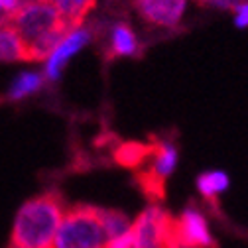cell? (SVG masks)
I'll list each match as a JSON object with an SVG mask.
<instances>
[{
	"instance_id": "1",
	"label": "cell",
	"mask_w": 248,
	"mask_h": 248,
	"mask_svg": "<svg viewBox=\"0 0 248 248\" xmlns=\"http://www.w3.org/2000/svg\"><path fill=\"white\" fill-rule=\"evenodd\" d=\"M63 215L65 205L57 193H42L24 201L12 221L10 248H51Z\"/></svg>"
},
{
	"instance_id": "2",
	"label": "cell",
	"mask_w": 248,
	"mask_h": 248,
	"mask_svg": "<svg viewBox=\"0 0 248 248\" xmlns=\"http://www.w3.org/2000/svg\"><path fill=\"white\" fill-rule=\"evenodd\" d=\"M6 20L24 40L30 61H44L69 28L57 8L47 0H24L20 8Z\"/></svg>"
},
{
	"instance_id": "3",
	"label": "cell",
	"mask_w": 248,
	"mask_h": 248,
	"mask_svg": "<svg viewBox=\"0 0 248 248\" xmlns=\"http://www.w3.org/2000/svg\"><path fill=\"white\" fill-rule=\"evenodd\" d=\"M107 242L108 238L99 219V209L77 205L65 209L51 248H105Z\"/></svg>"
},
{
	"instance_id": "4",
	"label": "cell",
	"mask_w": 248,
	"mask_h": 248,
	"mask_svg": "<svg viewBox=\"0 0 248 248\" xmlns=\"http://www.w3.org/2000/svg\"><path fill=\"white\" fill-rule=\"evenodd\" d=\"M136 248H175L173 219L160 205L146 207L130 229Z\"/></svg>"
},
{
	"instance_id": "5",
	"label": "cell",
	"mask_w": 248,
	"mask_h": 248,
	"mask_svg": "<svg viewBox=\"0 0 248 248\" xmlns=\"http://www.w3.org/2000/svg\"><path fill=\"white\" fill-rule=\"evenodd\" d=\"M177 160H179V152L173 142L160 140L156 144H152L150 156L146 160L148 162L146 170L140 173L142 187L152 199L164 197V183L175 171Z\"/></svg>"
},
{
	"instance_id": "6",
	"label": "cell",
	"mask_w": 248,
	"mask_h": 248,
	"mask_svg": "<svg viewBox=\"0 0 248 248\" xmlns=\"http://www.w3.org/2000/svg\"><path fill=\"white\" fill-rule=\"evenodd\" d=\"M89 42H91V30H87L85 26L79 24V26L67 28L65 34L59 38V42L44 59L42 75L46 83H57L61 75H63L67 63L71 61V57H75L83 47H87Z\"/></svg>"
},
{
	"instance_id": "7",
	"label": "cell",
	"mask_w": 248,
	"mask_h": 248,
	"mask_svg": "<svg viewBox=\"0 0 248 248\" xmlns=\"http://www.w3.org/2000/svg\"><path fill=\"white\" fill-rule=\"evenodd\" d=\"M173 246L175 248H217L209 223L199 207L189 205L173 221Z\"/></svg>"
},
{
	"instance_id": "8",
	"label": "cell",
	"mask_w": 248,
	"mask_h": 248,
	"mask_svg": "<svg viewBox=\"0 0 248 248\" xmlns=\"http://www.w3.org/2000/svg\"><path fill=\"white\" fill-rule=\"evenodd\" d=\"M142 20L156 28H175L187 10V0H136Z\"/></svg>"
},
{
	"instance_id": "9",
	"label": "cell",
	"mask_w": 248,
	"mask_h": 248,
	"mask_svg": "<svg viewBox=\"0 0 248 248\" xmlns=\"http://www.w3.org/2000/svg\"><path fill=\"white\" fill-rule=\"evenodd\" d=\"M30 61L28 47L16 28L4 18L0 20V63H20Z\"/></svg>"
},
{
	"instance_id": "10",
	"label": "cell",
	"mask_w": 248,
	"mask_h": 248,
	"mask_svg": "<svg viewBox=\"0 0 248 248\" xmlns=\"http://www.w3.org/2000/svg\"><path fill=\"white\" fill-rule=\"evenodd\" d=\"M44 85H46V79H44L42 71H34V69L22 71L8 85L6 99L10 103H22V101H26L30 97H34L36 93H40Z\"/></svg>"
},
{
	"instance_id": "11",
	"label": "cell",
	"mask_w": 248,
	"mask_h": 248,
	"mask_svg": "<svg viewBox=\"0 0 248 248\" xmlns=\"http://www.w3.org/2000/svg\"><path fill=\"white\" fill-rule=\"evenodd\" d=\"M108 44H110L112 55H118V57H134L138 53V49H140L136 34L132 32L130 26H126V24L112 26Z\"/></svg>"
},
{
	"instance_id": "12",
	"label": "cell",
	"mask_w": 248,
	"mask_h": 248,
	"mask_svg": "<svg viewBox=\"0 0 248 248\" xmlns=\"http://www.w3.org/2000/svg\"><path fill=\"white\" fill-rule=\"evenodd\" d=\"M229 187H231V177L221 170H211L197 177V191L207 201H215Z\"/></svg>"
},
{
	"instance_id": "13",
	"label": "cell",
	"mask_w": 248,
	"mask_h": 248,
	"mask_svg": "<svg viewBox=\"0 0 248 248\" xmlns=\"http://www.w3.org/2000/svg\"><path fill=\"white\" fill-rule=\"evenodd\" d=\"M99 219H101L103 231H105L108 240L124 236L132 229V221L128 217L120 211H114V209H99Z\"/></svg>"
},
{
	"instance_id": "14",
	"label": "cell",
	"mask_w": 248,
	"mask_h": 248,
	"mask_svg": "<svg viewBox=\"0 0 248 248\" xmlns=\"http://www.w3.org/2000/svg\"><path fill=\"white\" fill-rule=\"evenodd\" d=\"M47 2L57 8L61 18H63L65 24L71 28V26L81 24L85 14L93 8V4H95V0H47Z\"/></svg>"
},
{
	"instance_id": "15",
	"label": "cell",
	"mask_w": 248,
	"mask_h": 248,
	"mask_svg": "<svg viewBox=\"0 0 248 248\" xmlns=\"http://www.w3.org/2000/svg\"><path fill=\"white\" fill-rule=\"evenodd\" d=\"M150 150H152V144L150 146H144V144H126L122 146L116 154V160L118 164L122 166H128V168H140L142 164H146L148 156H150Z\"/></svg>"
},
{
	"instance_id": "16",
	"label": "cell",
	"mask_w": 248,
	"mask_h": 248,
	"mask_svg": "<svg viewBox=\"0 0 248 248\" xmlns=\"http://www.w3.org/2000/svg\"><path fill=\"white\" fill-rule=\"evenodd\" d=\"M232 12H234V26L240 28V30L248 28V0H242V2H238L232 8Z\"/></svg>"
},
{
	"instance_id": "17",
	"label": "cell",
	"mask_w": 248,
	"mask_h": 248,
	"mask_svg": "<svg viewBox=\"0 0 248 248\" xmlns=\"http://www.w3.org/2000/svg\"><path fill=\"white\" fill-rule=\"evenodd\" d=\"M201 2L209 8H217V10H232L238 2L242 0H201Z\"/></svg>"
},
{
	"instance_id": "18",
	"label": "cell",
	"mask_w": 248,
	"mask_h": 248,
	"mask_svg": "<svg viewBox=\"0 0 248 248\" xmlns=\"http://www.w3.org/2000/svg\"><path fill=\"white\" fill-rule=\"evenodd\" d=\"M22 2H24V0H0V12L8 18L10 14H14L20 8Z\"/></svg>"
},
{
	"instance_id": "19",
	"label": "cell",
	"mask_w": 248,
	"mask_h": 248,
	"mask_svg": "<svg viewBox=\"0 0 248 248\" xmlns=\"http://www.w3.org/2000/svg\"><path fill=\"white\" fill-rule=\"evenodd\" d=\"M0 16H2V12H0ZM0 20H4V18H0Z\"/></svg>"
}]
</instances>
